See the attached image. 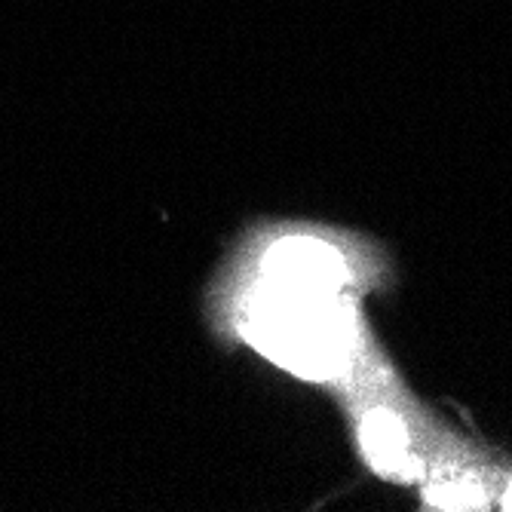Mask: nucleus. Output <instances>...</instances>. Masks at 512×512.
I'll use <instances>...</instances> for the list:
<instances>
[{
	"label": "nucleus",
	"mask_w": 512,
	"mask_h": 512,
	"mask_svg": "<svg viewBox=\"0 0 512 512\" xmlns=\"http://www.w3.org/2000/svg\"><path fill=\"white\" fill-rule=\"evenodd\" d=\"M362 448L378 473L402 476L408 470V442L399 421L387 411H371L362 424Z\"/></svg>",
	"instance_id": "nucleus-3"
},
{
	"label": "nucleus",
	"mask_w": 512,
	"mask_h": 512,
	"mask_svg": "<svg viewBox=\"0 0 512 512\" xmlns=\"http://www.w3.org/2000/svg\"><path fill=\"white\" fill-rule=\"evenodd\" d=\"M506 503H509V506H512V491H509V497H506Z\"/></svg>",
	"instance_id": "nucleus-5"
},
{
	"label": "nucleus",
	"mask_w": 512,
	"mask_h": 512,
	"mask_svg": "<svg viewBox=\"0 0 512 512\" xmlns=\"http://www.w3.org/2000/svg\"><path fill=\"white\" fill-rule=\"evenodd\" d=\"M249 341L304 378L335 375L347 356V316L335 295L289 292L264 283L246 319Z\"/></svg>",
	"instance_id": "nucleus-1"
},
{
	"label": "nucleus",
	"mask_w": 512,
	"mask_h": 512,
	"mask_svg": "<svg viewBox=\"0 0 512 512\" xmlns=\"http://www.w3.org/2000/svg\"><path fill=\"white\" fill-rule=\"evenodd\" d=\"M267 283L289 289V292H310V295H338L347 279L344 258L325 243L292 237L276 243L264 261Z\"/></svg>",
	"instance_id": "nucleus-2"
},
{
	"label": "nucleus",
	"mask_w": 512,
	"mask_h": 512,
	"mask_svg": "<svg viewBox=\"0 0 512 512\" xmlns=\"http://www.w3.org/2000/svg\"><path fill=\"white\" fill-rule=\"evenodd\" d=\"M430 503L442 509H476L482 503V494L467 482H445L436 491H430Z\"/></svg>",
	"instance_id": "nucleus-4"
}]
</instances>
